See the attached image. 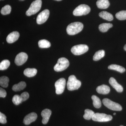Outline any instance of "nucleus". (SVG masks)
Listing matches in <instances>:
<instances>
[{
  "instance_id": "obj_1",
  "label": "nucleus",
  "mask_w": 126,
  "mask_h": 126,
  "mask_svg": "<svg viewBox=\"0 0 126 126\" xmlns=\"http://www.w3.org/2000/svg\"><path fill=\"white\" fill-rule=\"evenodd\" d=\"M83 28L82 23L79 22H75L71 23L67 27L66 31L69 35H74L82 31Z\"/></svg>"
},
{
  "instance_id": "obj_2",
  "label": "nucleus",
  "mask_w": 126,
  "mask_h": 126,
  "mask_svg": "<svg viewBox=\"0 0 126 126\" xmlns=\"http://www.w3.org/2000/svg\"><path fill=\"white\" fill-rule=\"evenodd\" d=\"M81 81L78 80L74 75H70L69 77L67 83V88L70 91L77 90L81 87Z\"/></svg>"
},
{
  "instance_id": "obj_3",
  "label": "nucleus",
  "mask_w": 126,
  "mask_h": 126,
  "mask_svg": "<svg viewBox=\"0 0 126 126\" xmlns=\"http://www.w3.org/2000/svg\"><path fill=\"white\" fill-rule=\"evenodd\" d=\"M42 5L41 0H35L31 3L29 9L26 11V14L28 16L34 15L39 11Z\"/></svg>"
},
{
  "instance_id": "obj_4",
  "label": "nucleus",
  "mask_w": 126,
  "mask_h": 126,
  "mask_svg": "<svg viewBox=\"0 0 126 126\" xmlns=\"http://www.w3.org/2000/svg\"><path fill=\"white\" fill-rule=\"evenodd\" d=\"M69 65V61L67 59L65 58H61L59 59L54 69L56 72H62L66 69Z\"/></svg>"
},
{
  "instance_id": "obj_5",
  "label": "nucleus",
  "mask_w": 126,
  "mask_h": 126,
  "mask_svg": "<svg viewBox=\"0 0 126 126\" xmlns=\"http://www.w3.org/2000/svg\"><path fill=\"white\" fill-rule=\"evenodd\" d=\"M90 11V8L89 6L86 4H81L75 8L73 12V14L76 16L86 15Z\"/></svg>"
},
{
  "instance_id": "obj_6",
  "label": "nucleus",
  "mask_w": 126,
  "mask_h": 126,
  "mask_svg": "<svg viewBox=\"0 0 126 126\" xmlns=\"http://www.w3.org/2000/svg\"><path fill=\"white\" fill-rule=\"evenodd\" d=\"M103 103L106 107L114 111H121L122 109V106L119 104L113 102L108 98L103 99Z\"/></svg>"
},
{
  "instance_id": "obj_7",
  "label": "nucleus",
  "mask_w": 126,
  "mask_h": 126,
  "mask_svg": "<svg viewBox=\"0 0 126 126\" xmlns=\"http://www.w3.org/2000/svg\"><path fill=\"white\" fill-rule=\"evenodd\" d=\"M89 47L86 45L81 44L75 45L72 47L71 51L73 54L75 55H79L87 52Z\"/></svg>"
},
{
  "instance_id": "obj_8",
  "label": "nucleus",
  "mask_w": 126,
  "mask_h": 126,
  "mask_svg": "<svg viewBox=\"0 0 126 126\" xmlns=\"http://www.w3.org/2000/svg\"><path fill=\"white\" fill-rule=\"evenodd\" d=\"M112 119V117L111 115L99 113H94L92 118L93 121L98 122H108L111 121Z\"/></svg>"
},
{
  "instance_id": "obj_9",
  "label": "nucleus",
  "mask_w": 126,
  "mask_h": 126,
  "mask_svg": "<svg viewBox=\"0 0 126 126\" xmlns=\"http://www.w3.org/2000/svg\"><path fill=\"white\" fill-rule=\"evenodd\" d=\"M65 79L63 78L59 79L55 82V86L56 94H60L63 93L65 89Z\"/></svg>"
},
{
  "instance_id": "obj_10",
  "label": "nucleus",
  "mask_w": 126,
  "mask_h": 126,
  "mask_svg": "<svg viewBox=\"0 0 126 126\" xmlns=\"http://www.w3.org/2000/svg\"><path fill=\"white\" fill-rule=\"evenodd\" d=\"M49 15V11L48 9L44 10L39 14L36 18V22L38 24H42L48 19Z\"/></svg>"
},
{
  "instance_id": "obj_11",
  "label": "nucleus",
  "mask_w": 126,
  "mask_h": 126,
  "mask_svg": "<svg viewBox=\"0 0 126 126\" xmlns=\"http://www.w3.org/2000/svg\"><path fill=\"white\" fill-rule=\"evenodd\" d=\"M28 59V55L27 54L24 52H21L18 54L15 59V63L16 65H23L26 61Z\"/></svg>"
},
{
  "instance_id": "obj_12",
  "label": "nucleus",
  "mask_w": 126,
  "mask_h": 126,
  "mask_svg": "<svg viewBox=\"0 0 126 126\" xmlns=\"http://www.w3.org/2000/svg\"><path fill=\"white\" fill-rule=\"evenodd\" d=\"M37 115L35 113L33 112L26 115L24 118L23 122L26 125H29L31 123L35 121L37 119Z\"/></svg>"
},
{
  "instance_id": "obj_13",
  "label": "nucleus",
  "mask_w": 126,
  "mask_h": 126,
  "mask_svg": "<svg viewBox=\"0 0 126 126\" xmlns=\"http://www.w3.org/2000/svg\"><path fill=\"white\" fill-rule=\"evenodd\" d=\"M52 114V111L50 109H44L42 111L41 113V116L43 117L42 122L43 124H47L50 116Z\"/></svg>"
},
{
  "instance_id": "obj_14",
  "label": "nucleus",
  "mask_w": 126,
  "mask_h": 126,
  "mask_svg": "<svg viewBox=\"0 0 126 126\" xmlns=\"http://www.w3.org/2000/svg\"><path fill=\"white\" fill-rule=\"evenodd\" d=\"M19 35V33L18 32H13L8 35L6 38V41L10 44L14 43L18 40Z\"/></svg>"
},
{
  "instance_id": "obj_15",
  "label": "nucleus",
  "mask_w": 126,
  "mask_h": 126,
  "mask_svg": "<svg viewBox=\"0 0 126 126\" xmlns=\"http://www.w3.org/2000/svg\"><path fill=\"white\" fill-rule=\"evenodd\" d=\"M109 83L113 87L118 93H121L123 91L122 86L118 83L117 81L114 78H111L109 80Z\"/></svg>"
},
{
  "instance_id": "obj_16",
  "label": "nucleus",
  "mask_w": 126,
  "mask_h": 126,
  "mask_svg": "<svg viewBox=\"0 0 126 126\" xmlns=\"http://www.w3.org/2000/svg\"><path fill=\"white\" fill-rule=\"evenodd\" d=\"M110 88L107 85L103 84L97 87L96 91L98 93L101 94H108L110 92Z\"/></svg>"
},
{
  "instance_id": "obj_17",
  "label": "nucleus",
  "mask_w": 126,
  "mask_h": 126,
  "mask_svg": "<svg viewBox=\"0 0 126 126\" xmlns=\"http://www.w3.org/2000/svg\"><path fill=\"white\" fill-rule=\"evenodd\" d=\"M97 6L100 9H106L110 6L108 0H98L96 2Z\"/></svg>"
},
{
  "instance_id": "obj_18",
  "label": "nucleus",
  "mask_w": 126,
  "mask_h": 126,
  "mask_svg": "<svg viewBox=\"0 0 126 126\" xmlns=\"http://www.w3.org/2000/svg\"><path fill=\"white\" fill-rule=\"evenodd\" d=\"M37 70L36 69L27 68L24 70V74L28 77H32L36 75L37 73Z\"/></svg>"
},
{
  "instance_id": "obj_19",
  "label": "nucleus",
  "mask_w": 126,
  "mask_h": 126,
  "mask_svg": "<svg viewBox=\"0 0 126 126\" xmlns=\"http://www.w3.org/2000/svg\"><path fill=\"white\" fill-rule=\"evenodd\" d=\"M26 86V83L24 81H21L19 83L15 84L12 87V89L15 92H18L23 90Z\"/></svg>"
},
{
  "instance_id": "obj_20",
  "label": "nucleus",
  "mask_w": 126,
  "mask_h": 126,
  "mask_svg": "<svg viewBox=\"0 0 126 126\" xmlns=\"http://www.w3.org/2000/svg\"><path fill=\"white\" fill-rule=\"evenodd\" d=\"M99 16L104 19L109 21H111L113 20L112 15L107 11H102L99 14Z\"/></svg>"
},
{
  "instance_id": "obj_21",
  "label": "nucleus",
  "mask_w": 126,
  "mask_h": 126,
  "mask_svg": "<svg viewBox=\"0 0 126 126\" xmlns=\"http://www.w3.org/2000/svg\"><path fill=\"white\" fill-rule=\"evenodd\" d=\"M109 69L115 70L120 73H123L126 71V69L123 67L117 64H112L108 66Z\"/></svg>"
},
{
  "instance_id": "obj_22",
  "label": "nucleus",
  "mask_w": 126,
  "mask_h": 126,
  "mask_svg": "<svg viewBox=\"0 0 126 126\" xmlns=\"http://www.w3.org/2000/svg\"><path fill=\"white\" fill-rule=\"evenodd\" d=\"M113 25L111 23H103L99 26V29L102 32H106Z\"/></svg>"
},
{
  "instance_id": "obj_23",
  "label": "nucleus",
  "mask_w": 126,
  "mask_h": 126,
  "mask_svg": "<svg viewBox=\"0 0 126 126\" xmlns=\"http://www.w3.org/2000/svg\"><path fill=\"white\" fill-rule=\"evenodd\" d=\"M105 54V51L103 50H101L97 51L93 56V60L94 61H98L104 57Z\"/></svg>"
},
{
  "instance_id": "obj_24",
  "label": "nucleus",
  "mask_w": 126,
  "mask_h": 126,
  "mask_svg": "<svg viewBox=\"0 0 126 126\" xmlns=\"http://www.w3.org/2000/svg\"><path fill=\"white\" fill-rule=\"evenodd\" d=\"M92 98L93 101V104L96 108H99L101 106V102L100 99L95 95L92 96Z\"/></svg>"
},
{
  "instance_id": "obj_25",
  "label": "nucleus",
  "mask_w": 126,
  "mask_h": 126,
  "mask_svg": "<svg viewBox=\"0 0 126 126\" xmlns=\"http://www.w3.org/2000/svg\"><path fill=\"white\" fill-rule=\"evenodd\" d=\"M84 113H85L83 115V118L87 120L92 119L95 113L92 110L89 109H86L84 111Z\"/></svg>"
},
{
  "instance_id": "obj_26",
  "label": "nucleus",
  "mask_w": 126,
  "mask_h": 126,
  "mask_svg": "<svg viewBox=\"0 0 126 126\" xmlns=\"http://www.w3.org/2000/svg\"><path fill=\"white\" fill-rule=\"evenodd\" d=\"M38 46L40 48H48L50 47L51 44L46 40H41L39 41Z\"/></svg>"
},
{
  "instance_id": "obj_27",
  "label": "nucleus",
  "mask_w": 126,
  "mask_h": 126,
  "mask_svg": "<svg viewBox=\"0 0 126 126\" xmlns=\"http://www.w3.org/2000/svg\"><path fill=\"white\" fill-rule=\"evenodd\" d=\"M9 79L6 76H2L0 78V85L4 88L7 87L9 85Z\"/></svg>"
},
{
  "instance_id": "obj_28",
  "label": "nucleus",
  "mask_w": 126,
  "mask_h": 126,
  "mask_svg": "<svg viewBox=\"0 0 126 126\" xmlns=\"http://www.w3.org/2000/svg\"><path fill=\"white\" fill-rule=\"evenodd\" d=\"M10 64V61L8 60H4L0 63V70H5L7 69Z\"/></svg>"
},
{
  "instance_id": "obj_29",
  "label": "nucleus",
  "mask_w": 126,
  "mask_h": 126,
  "mask_svg": "<svg viewBox=\"0 0 126 126\" xmlns=\"http://www.w3.org/2000/svg\"><path fill=\"white\" fill-rule=\"evenodd\" d=\"M116 18L119 20H124L126 19V11H121L117 12L116 14Z\"/></svg>"
},
{
  "instance_id": "obj_30",
  "label": "nucleus",
  "mask_w": 126,
  "mask_h": 126,
  "mask_svg": "<svg viewBox=\"0 0 126 126\" xmlns=\"http://www.w3.org/2000/svg\"><path fill=\"white\" fill-rule=\"evenodd\" d=\"M11 7L9 5H7L2 7L1 10L0 12L3 15H8L11 13Z\"/></svg>"
},
{
  "instance_id": "obj_31",
  "label": "nucleus",
  "mask_w": 126,
  "mask_h": 126,
  "mask_svg": "<svg viewBox=\"0 0 126 126\" xmlns=\"http://www.w3.org/2000/svg\"><path fill=\"white\" fill-rule=\"evenodd\" d=\"M12 102L16 105H19L22 102V99L20 95L16 94L14 95L12 98Z\"/></svg>"
},
{
  "instance_id": "obj_32",
  "label": "nucleus",
  "mask_w": 126,
  "mask_h": 126,
  "mask_svg": "<svg viewBox=\"0 0 126 126\" xmlns=\"http://www.w3.org/2000/svg\"><path fill=\"white\" fill-rule=\"evenodd\" d=\"M7 122L6 117L4 114L0 112V123L1 124H4Z\"/></svg>"
},
{
  "instance_id": "obj_33",
  "label": "nucleus",
  "mask_w": 126,
  "mask_h": 126,
  "mask_svg": "<svg viewBox=\"0 0 126 126\" xmlns=\"http://www.w3.org/2000/svg\"><path fill=\"white\" fill-rule=\"evenodd\" d=\"M20 96L22 99V102H24L29 98V94L27 92H25L21 94Z\"/></svg>"
},
{
  "instance_id": "obj_34",
  "label": "nucleus",
  "mask_w": 126,
  "mask_h": 126,
  "mask_svg": "<svg viewBox=\"0 0 126 126\" xmlns=\"http://www.w3.org/2000/svg\"><path fill=\"white\" fill-rule=\"evenodd\" d=\"M6 96V91L2 88H0V97L5 98Z\"/></svg>"
},
{
  "instance_id": "obj_35",
  "label": "nucleus",
  "mask_w": 126,
  "mask_h": 126,
  "mask_svg": "<svg viewBox=\"0 0 126 126\" xmlns=\"http://www.w3.org/2000/svg\"><path fill=\"white\" fill-rule=\"evenodd\" d=\"M124 50H126V44L124 46Z\"/></svg>"
},
{
  "instance_id": "obj_36",
  "label": "nucleus",
  "mask_w": 126,
  "mask_h": 126,
  "mask_svg": "<svg viewBox=\"0 0 126 126\" xmlns=\"http://www.w3.org/2000/svg\"><path fill=\"white\" fill-rule=\"evenodd\" d=\"M55 0L58 1H60L62 0Z\"/></svg>"
},
{
  "instance_id": "obj_37",
  "label": "nucleus",
  "mask_w": 126,
  "mask_h": 126,
  "mask_svg": "<svg viewBox=\"0 0 126 126\" xmlns=\"http://www.w3.org/2000/svg\"><path fill=\"white\" fill-rule=\"evenodd\" d=\"M113 115H116V113H113Z\"/></svg>"
},
{
  "instance_id": "obj_38",
  "label": "nucleus",
  "mask_w": 126,
  "mask_h": 126,
  "mask_svg": "<svg viewBox=\"0 0 126 126\" xmlns=\"http://www.w3.org/2000/svg\"><path fill=\"white\" fill-rule=\"evenodd\" d=\"M122 126V125H121V126Z\"/></svg>"
}]
</instances>
